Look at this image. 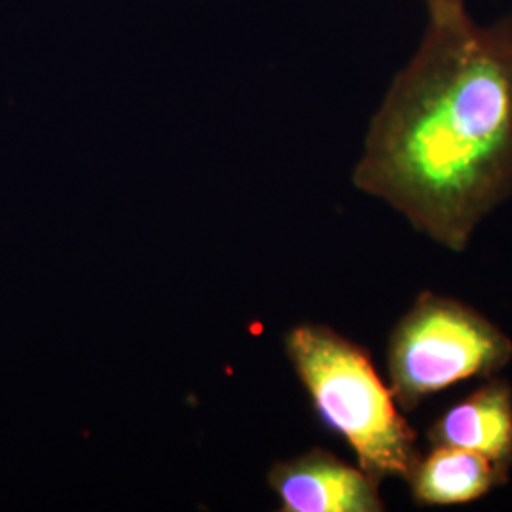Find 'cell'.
Segmentation results:
<instances>
[{
    "label": "cell",
    "mask_w": 512,
    "mask_h": 512,
    "mask_svg": "<svg viewBox=\"0 0 512 512\" xmlns=\"http://www.w3.org/2000/svg\"><path fill=\"white\" fill-rule=\"evenodd\" d=\"M427 27L366 133L353 183L440 247L469 249L512 194V23L423 0Z\"/></svg>",
    "instance_id": "6da1fadb"
},
{
    "label": "cell",
    "mask_w": 512,
    "mask_h": 512,
    "mask_svg": "<svg viewBox=\"0 0 512 512\" xmlns=\"http://www.w3.org/2000/svg\"><path fill=\"white\" fill-rule=\"evenodd\" d=\"M285 351L317 418L366 475L406 482L421 456L418 439L368 351L325 325L289 330Z\"/></svg>",
    "instance_id": "7a4b0ae2"
},
{
    "label": "cell",
    "mask_w": 512,
    "mask_h": 512,
    "mask_svg": "<svg viewBox=\"0 0 512 512\" xmlns=\"http://www.w3.org/2000/svg\"><path fill=\"white\" fill-rule=\"evenodd\" d=\"M511 361L505 330L458 298L431 291L416 296L387 344L389 387L403 412L461 382L497 376Z\"/></svg>",
    "instance_id": "3957f363"
},
{
    "label": "cell",
    "mask_w": 512,
    "mask_h": 512,
    "mask_svg": "<svg viewBox=\"0 0 512 512\" xmlns=\"http://www.w3.org/2000/svg\"><path fill=\"white\" fill-rule=\"evenodd\" d=\"M268 484L283 512H382L380 482L327 450L279 461Z\"/></svg>",
    "instance_id": "277c9868"
},
{
    "label": "cell",
    "mask_w": 512,
    "mask_h": 512,
    "mask_svg": "<svg viewBox=\"0 0 512 512\" xmlns=\"http://www.w3.org/2000/svg\"><path fill=\"white\" fill-rule=\"evenodd\" d=\"M427 439L431 446H458L482 454L512 473V385L497 376L486 378V384L429 427Z\"/></svg>",
    "instance_id": "5b68a950"
},
{
    "label": "cell",
    "mask_w": 512,
    "mask_h": 512,
    "mask_svg": "<svg viewBox=\"0 0 512 512\" xmlns=\"http://www.w3.org/2000/svg\"><path fill=\"white\" fill-rule=\"evenodd\" d=\"M511 473L492 459L458 446H431L406 484L420 507L469 505L507 484Z\"/></svg>",
    "instance_id": "8992f818"
}]
</instances>
